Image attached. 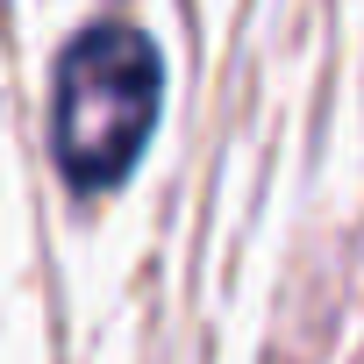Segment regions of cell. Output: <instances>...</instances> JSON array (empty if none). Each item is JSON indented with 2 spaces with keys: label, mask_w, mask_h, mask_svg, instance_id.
Segmentation results:
<instances>
[{
  "label": "cell",
  "mask_w": 364,
  "mask_h": 364,
  "mask_svg": "<svg viewBox=\"0 0 364 364\" xmlns=\"http://www.w3.org/2000/svg\"><path fill=\"white\" fill-rule=\"evenodd\" d=\"M164 107V58L136 22H93L58 58L50 150L72 193H114L150 150Z\"/></svg>",
  "instance_id": "6da1fadb"
}]
</instances>
